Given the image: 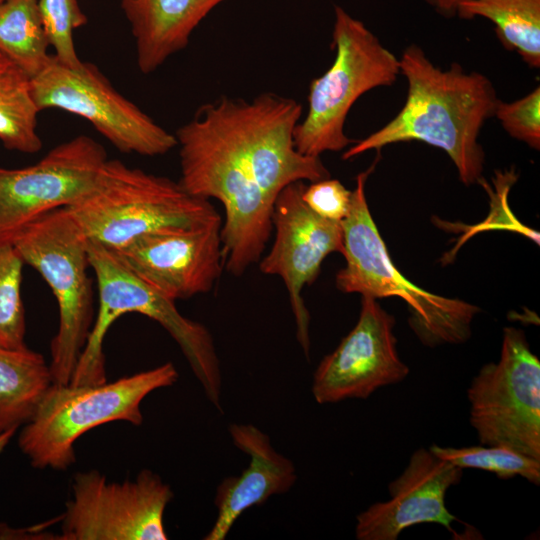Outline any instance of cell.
<instances>
[{"mask_svg":"<svg viewBox=\"0 0 540 540\" xmlns=\"http://www.w3.org/2000/svg\"><path fill=\"white\" fill-rule=\"evenodd\" d=\"M399 67L407 81L403 107L382 128L355 141L342 158L352 159L394 143L419 141L446 152L462 183H479L484 151L478 138L500 100L491 80L482 73L465 71L458 63L443 70L416 44L403 51Z\"/></svg>","mask_w":540,"mask_h":540,"instance_id":"1","label":"cell"},{"mask_svg":"<svg viewBox=\"0 0 540 540\" xmlns=\"http://www.w3.org/2000/svg\"><path fill=\"white\" fill-rule=\"evenodd\" d=\"M180 179L189 194L218 200L225 269L234 276L258 263L269 241L274 202L254 175L220 100L200 107L175 133Z\"/></svg>","mask_w":540,"mask_h":540,"instance_id":"2","label":"cell"},{"mask_svg":"<svg viewBox=\"0 0 540 540\" xmlns=\"http://www.w3.org/2000/svg\"><path fill=\"white\" fill-rule=\"evenodd\" d=\"M87 251L97 282L98 309L69 383L95 385L107 381L104 338L122 315L138 313L159 323L176 341L207 399L222 412L220 361L207 327L183 316L175 301L135 275L114 250L87 239Z\"/></svg>","mask_w":540,"mask_h":540,"instance_id":"3","label":"cell"},{"mask_svg":"<svg viewBox=\"0 0 540 540\" xmlns=\"http://www.w3.org/2000/svg\"><path fill=\"white\" fill-rule=\"evenodd\" d=\"M373 168L374 165L357 175L348 214L341 221L346 265L336 274V288L343 293H359L375 299L393 296L403 299L410 310L409 324L425 345L467 341L471 323L480 309L420 288L393 264L366 200L365 184Z\"/></svg>","mask_w":540,"mask_h":540,"instance_id":"4","label":"cell"},{"mask_svg":"<svg viewBox=\"0 0 540 540\" xmlns=\"http://www.w3.org/2000/svg\"><path fill=\"white\" fill-rule=\"evenodd\" d=\"M65 208L87 239L112 250L149 232L221 219L209 200L178 181L117 159H107L90 191Z\"/></svg>","mask_w":540,"mask_h":540,"instance_id":"5","label":"cell"},{"mask_svg":"<svg viewBox=\"0 0 540 540\" xmlns=\"http://www.w3.org/2000/svg\"><path fill=\"white\" fill-rule=\"evenodd\" d=\"M173 363L95 385L52 382L30 419L23 424L18 446L37 469L64 471L76 461L74 444L91 429L113 421L143 422L141 403L151 392L174 385Z\"/></svg>","mask_w":540,"mask_h":540,"instance_id":"6","label":"cell"},{"mask_svg":"<svg viewBox=\"0 0 540 540\" xmlns=\"http://www.w3.org/2000/svg\"><path fill=\"white\" fill-rule=\"evenodd\" d=\"M332 43L335 58L309 85L307 112L297 123L293 140L298 152L320 157L355 141L345 134L347 115L368 91L392 85L400 74L399 58L365 24L334 7Z\"/></svg>","mask_w":540,"mask_h":540,"instance_id":"7","label":"cell"},{"mask_svg":"<svg viewBox=\"0 0 540 540\" xmlns=\"http://www.w3.org/2000/svg\"><path fill=\"white\" fill-rule=\"evenodd\" d=\"M11 243L56 299L59 325L49 369L54 383L69 384L95 318L87 238L64 207L26 226Z\"/></svg>","mask_w":540,"mask_h":540,"instance_id":"8","label":"cell"},{"mask_svg":"<svg viewBox=\"0 0 540 540\" xmlns=\"http://www.w3.org/2000/svg\"><path fill=\"white\" fill-rule=\"evenodd\" d=\"M467 397L481 445H504L540 460V361L523 330L503 329L499 361L479 369Z\"/></svg>","mask_w":540,"mask_h":540,"instance_id":"9","label":"cell"},{"mask_svg":"<svg viewBox=\"0 0 540 540\" xmlns=\"http://www.w3.org/2000/svg\"><path fill=\"white\" fill-rule=\"evenodd\" d=\"M31 88L40 111L59 109L86 119L122 153L154 157L177 147L175 134L119 93L93 63L69 67L53 54L31 78Z\"/></svg>","mask_w":540,"mask_h":540,"instance_id":"10","label":"cell"},{"mask_svg":"<svg viewBox=\"0 0 540 540\" xmlns=\"http://www.w3.org/2000/svg\"><path fill=\"white\" fill-rule=\"evenodd\" d=\"M174 493L155 472L109 482L96 470L73 477L61 516V540H166L164 512Z\"/></svg>","mask_w":540,"mask_h":540,"instance_id":"11","label":"cell"},{"mask_svg":"<svg viewBox=\"0 0 540 540\" xmlns=\"http://www.w3.org/2000/svg\"><path fill=\"white\" fill-rule=\"evenodd\" d=\"M107 159L100 143L78 135L32 165L0 167V242H12L41 216L80 200L93 187Z\"/></svg>","mask_w":540,"mask_h":540,"instance_id":"12","label":"cell"},{"mask_svg":"<svg viewBox=\"0 0 540 540\" xmlns=\"http://www.w3.org/2000/svg\"><path fill=\"white\" fill-rule=\"evenodd\" d=\"M302 181L286 186L273 204L274 241L270 251L259 260L263 274L279 276L288 291L296 324V337L309 359L310 314L302 290L320 272L321 264L331 253L343 254L341 222L323 218L302 199Z\"/></svg>","mask_w":540,"mask_h":540,"instance_id":"13","label":"cell"},{"mask_svg":"<svg viewBox=\"0 0 540 540\" xmlns=\"http://www.w3.org/2000/svg\"><path fill=\"white\" fill-rule=\"evenodd\" d=\"M221 101L258 185L273 202L292 183L330 178L320 157L303 155L294 146V129L302 117L296 100L267 92L251 101Z\"/></svg>","mask_w":540,"mask_h":540,"instance_id":"14","label":"cell"},{"mask_svg":"<svg viewBox=\"0 0 540 540\" xmlns=\"http://www.w3.org/2000/svg\"><path fill=\"white\" fill-rule=\"evenodd\" d=\"M394 326V317L375 298L362 296L356 325L314 372L315 401L367 399L379 388L403 381L409 367L398 355Z\"/></svg>","mask_w":540,"mask_h":540,"instance_id":"15","label":"cell"},{"mask_svg":"<svg viewBox=\"0 0 540 540\" xmlns=\"http://www.w3.org/2000/svg\"><path fill=\"white\" fill-rule=\"evenodd\" d=\"M222 220L161 229L114 250L141 280L176 301L208 293L224 268Z\"/></svg>","mask_w":540,"mask_h":540,"instance_id":"16","label":"cell"},{"mask_svg":"<svg viewBox=\"0 0 540 540\" xmlns=\"http://www.w3.org/2000/svg\"><path fill=\"white\" fill-rule=\"evenodd\" d=\"M463 469L419 448L403 472L388 485L390 499L376 502L356 517L358 540H396L414 525L435 523L452 531L456 517L445 504L448 489L460 482Z\"/></svg>","mask_w":540,"mask_h":540,"instance_id":"17","label":"cell"},{"mask_svg":"<svg viewBox=\"0 0 540 540\" xmlns=\"http://www.w3.org/2000/svg\"><path fill=\"white\" fill-rule=\"evenodd\" d=\"M228 431L233 444L250 461L239 475L224 478L217 486V517L204 540H224L246 510L263 505L274 495L287 493L297 480L295 464L279 453L270 437L258 427L232 423Z\"/></svg>","mask_w":540,"mask_h":540,"instance_id":"18","label":"cell"},{"mask_svg":"<svg viewBox=\"0 0 540 540\" xmlns=\"http://www.w3.org/2000/svg\"><path fill=\"white\" fill-rule=\"evenodd\" d=\"M226 0H121L139 70L149 74L183 50L201 21Z\"/></svg>","mask_w":540,"mask_h":540,"instance_id":"19","label":"cell"},{"mask_svg":"<svg viewBox=\"0 0 540 540\" xmlns=\"http://www.w3.org/2000/svg\"><path fill=\"white\" fill-rule=\"evenodd\" d=\"M52 382L42 354L0 347V432L25 424Z\"/></svg>","mask_w":540,"mask_h":540,"instance_id":"20","label":"cell"},{"mask_svg":"<svg viewBox=\"0 0 540 540\" xmlns=\"http://www.w3.org/2000/svg\"><path fill=\"white\" fill-rule=\"evenodd\" d=\"M456 15L491 21L506 49L516 52L529 67H540V0H466Z\"/></svg>","mask_w":540,"mask_h":540,"instance_id":"21","label":"cell"},{"mask_svg":"<svg viewBox=\"0 0 540 540\" xmlns=\"http://www.w3.org/2000/svg\"><path fill=\"white\" fill-rule=\"evenodd\" d=\"M31 78L0 52V141L8 150L36 153L42 147Z\"/></svg>","mask_w":540,"mask_h":540,"instance_id":"22","label":"cell"},{"mask_svg":"<svg viewBox=\"0 0 540 540\" xmlns=\"http://www.w3.org/2000/svg\"><path fill=\"white\" fill-rule=\"evenodd\" d=\"M39 0L0 2V52L30 78L48 64L51 56Z\"/></svg>","mask_w":540,"mask_h":540,"instance_id":"23","label":"cell"},{"mask_svg":"<svg viewBox=\"0 0 540 540\" xmlns=\"http://www.w3.org/2000/svg\"><path fill=\"white\" fill-rule=\"evenodd\" d=\"M429 450L438 458L461 469L475 468L494 473L501 479L521 476L534 485L540 484V460L504 445L442 447Z\"/></svg>","mask_w":540,"mask_h":540,"instance_id":"24","label":"cell"},{"mask_svg":"<svg viewBox=\"0 0 540 540\" xmlns=\"http://www.w3.org/2000/svg\"><path fill=\"white\" fill-rule=\"evenodd\" d=\"M24 261L11 242H0V347H27L25 309L21 294Z\"/></svg>","mask_w":540,"mask_h":540,"instance_id":"25","label":"cell"},{"mask_svg":"<svg viewBox=\"0 0 540 540\" xmlns=\"http://www.w3.org/2000/svg\"><path fill=\"white\" fill-rule=\"evenodd\" d=\"M39 7L55 57L69 67L80 65L82 61L75 49L73 31L85 25L87 17L78 0H39Z\"/></svg>","mask_w":540,"mask_h":540,"instance_id":"26","label":"cell"},{"mask_svg":"<svg viewBox=\"0 0 540 540\" xmlns=\"http://www.w3.org/2000/svg\"><path fill=\"white\" fill-rule=\"evenodd\" d=\"M494 116L513 138L540 148V87L513 102L498 101Z\"/></svg>","mask_w":540,"mask_h":540,"instance_id":"27","label":"cell"},{"mask_svg":"<svg viewBox=\"0 0 540 540\" xmlns=\"http://www.w3.org/2000/svg\"><path fill=\"white\" fill-rule=\"evenodd\" d=\"M352 191L337 179H322L305 185L302 199L319 216L341 222L348 214Z\"/></svg>","mask_w":540,"mask_h":540,"instance_id":"28","label":"cell"},{"mask_svg":"<svg viewBox=\"0 0 540 540\" xmlns=\"http://www.w3.org/2000/svg\"><path fill=\"white\" fill-rule=\"evenodd\" d=\"M17 429L0 432V455L5 450L8 443L16 434ZM25 529L11 528L4 523H0V539H23Z\"/></svg>","mask_w":540,"mask_h":540,"instance_id":"29","label":"cell"},{"mask_svg":"<svg viewBox=\"0 0 540 540\" xmlns=\"http://www.w3.org/2000/svg\"><path fill=\"white\" fill-rule=\"evenodd\" d=\"M440 14L451 17L456 15L458 7L466 0H426Z\"/></svg>","mask_w":540,"mask_h":540,"instance_id":"30","label":"cell"},{"mask_svg":"<svg viewBox=\"0 0 540 540\" xmlns=\"http://www.w3.org/2000/svg\"><path fill=\"white\" fill-rule=\"evenodd\" d=\"M3 1V0H0V2Z\"/></svg>","mask_w":540,"mask_h":540,"instance_id":"31","label":"cell"}]
</instances>
